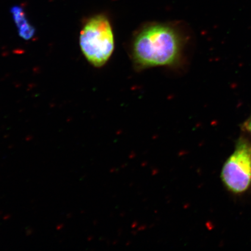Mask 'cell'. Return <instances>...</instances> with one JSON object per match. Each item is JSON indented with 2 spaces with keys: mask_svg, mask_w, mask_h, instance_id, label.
<instances>
[{
  "mask_svg": "<svg viewBox=\"0 0 251 251\" xmlns=\"http://www.w3.org/2000/svg\"><path fill=\"white\" fill-rule=\"evenodd\" d=\"M190 44V33L177 25L147 24L131 37V60L138 71L155 67L177 68L186 61Z\"/></svg>",
  "mask_w": 251,
  "mask_h": 251,
  "instance_id": "1",
  "label": "cell"
},
{
  "mask_svg": "<svg viewBox=\"0 0 251 251\" xmlns=\"http://www.w3.org/2000/svg\"><path fill=\"white\" fill-rule=\"evenodd\" d=\"M80 46L84 56L96 68L105 65L115 49V36L106 16L97 15L88 20L80 34Z\"/></svg>",
  "mask_w": 251,
  "mask_h": 251,
  "instance_id": "2",
  "label": "cell"
},
{
  "mask_svg": "<svg viewBox=\"0 0 251 251\" xmlns=\"http://www.w3.org/2000/svg\"><path fill=\"white\" fill-rule=\"evenodd\" d=\"M225 186L235 193L244 192L251 184V144L244 137L238 140L234 151L223 167Z\"/></svg>",
  "mask_w": 251,
  "mask_h": 251,
  "instance_id": "3",
  "label": "cell"
},
{
  "mask_svg": "<svg viewBox=\"0 0 251 251\" xmlns=\"http://www.w3.org/2000/svg\"><path fill=\"white\" fill-rule=\"evenodd\" d=\"M17 24L20 36L25 39H29L33 36L34 28L28 23L23 8L19 6H14L11 10Z\"/></svg>",
  "mask_w": 251,
  "mask_h": 251,
  "instance_id": "4",
  "label": "cell"
},
{
  "mask_svg": "<svg viewBox=\"0 0 251 251\" xmlns=\"http://www.w3.org/2000/svg\"><path fill=\"white\" fill-rule=\"evenodd\" d=\"M244 127L246 128V129L248 131H249L251 135V116L249 119H247V121L245 122L244 124Z\"/></svg>",
  "mask_w": 251,
  "mask_h": 251,
  "instance_id": "5",
  "label": "cell"
}]
</instances>
